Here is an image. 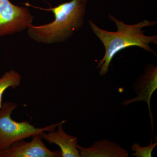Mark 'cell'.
<instances>
[{
	"mask_svg": "<svg viewBox=\"0 0 157 157\" xmlns=\"http://www.w3.org/2000/svg\"><path fill=\"white\" fill-rule=\"evenodd\" d=\"M80 157H128V152L117 142L104 139L92 146L84 147L77 144Z\"/></svg>",
	"mask_w": 157,
	"mask_h": 157,
	"instance_id": "obj_8",
	"label": "cell"
},
{
	"mask_svg": "<svg viewBox=\"0 0 157 157\" xmlns=\"http://www.w3.org/2000/svg\"><path fill=\"white\" fill-rule=\"evenodd\" d=\"M157 145V142L145 147L141 146L138 143L134 144L131 147L132 150L135 152L132 155L136 157H151L152 153Z\"/></svg>",
	"mask_w": 157,
	"mask_h": 157,
	"instance_id": "obj_10",
	"label": "cell"
},
{
	"mask_svg": "<svg viewBox=\"0 0 157 157\" xmlns=\"http://www.w3.org/2000/svg\"><path fill=\"white\" fill-rule=\"evenodd\" d=\"M21 77L17 71L11 70L6 72L0 78V109L2 106L3 94L9 87L12 89L19 86Z\"/></svg>",
	"mask_w": 157,
	"mask_h": 157,
	"instance_id": "obj_9",
	"label": "cell"
},
{
	"mask_svg": "<svg viewBox=\"0 0 157 157\" xmlns=\"http://www.w3.org/2000/svg\"><path fill=\"white\" fill-rule=\"evenodd\" d=\"M109 17L115 23L117 28L116 32L102 29L92 21H89L92 31L101 40L105 48L104 56L97 66V68L100 69V76L107 74L113 59L117 54L125 48L134 46L140 47L157 56L156 53L150 46L151 44H157V35L146 36L143 30L147 27L156 25L157 21L145 19L137 24L128 25L117 19L111 14H109Z\"/></svg>",
	"mask_w": 157,
	"mask_h": 157,
	"instance_id": "obj_1",
	"label": "cell"
},
{
	"mask_svg": "<svg viewBox=\"0 0 157 157\" xmlns=\"http://www.w3.org/2000/svg\"><path fill=\"white\" fill-rule=\"evenodd\" d=\"M17 106L15 103L6 102L2 104L0 109V151L8 148L17 140L26 139L46 131H55L59 123L38 128L31 124L28 121H16L12 119L11 115Z\"/></svg>",
	"mask_w": 157,
	"mask_h": 157,
	"instance_id": "obj_3",
	"label": "cell"
},
{
	"mask_svg": "<svg viewBox=\"0 0 157 157\" xmlns=\"http://www.w3.org/2000/svg\"><path fill=\"white\" fill-rule=\"evenodd\" d=\"M42 133L32 136L30 142L23 139L14 142L8 148L0 151V157H61V150L52 151L45 146L42 141Z\"/></svg>",
	"mask_w": 157,
	"mask_h": 157,
	"instance_id": "obj_5",
	"label": "cell"
},
{
	"mask_svg": "<svg viewBox=\"0 0 157 157\" xmlns=\"http://www.w3.org/2000/svg\"><path fill=\"white\" fill-rule=\"evenodd\" d=\"M157 89V67L153 64L146 66L143 73L140 74L134 84V90L137 96L132 99L123 101L124 107L139 101H145L148 106L149 113L151 122L152 131L154 124L152 113L151 108V100L153 94Z\"/></svg>",
	"mask_w": 157,
	"mask_h": 157,
	"instance_id": "obj_6",
	"label": "cell"
},
{
	"mask_svg": "<svg viewBox=\"0 0 157 157\" xmlns=\"http://www.w3.org/2000/svg\"><path fill=\"white\" fill-rule=\"evenodd\" d=\"M67 121H63L57 126V131L45 133H42V138L50 144H56L59 147L61 157H80L79 151L77 148V138L68 135L64 131L63 124Z\"/></svg>",
	"mask_w": 157,
	"mask_h": 157,
	"instance_id": "obj_7",
	"label": "cell"
},
{
	"mask_svg": "<svg viewBox=\"0 0 157 157\" xmlns=\"http://www.w3.org/2000/svg\"><path fill=\"white\" fill-rule=\"evenodd\" d=\"M87 2L88 0H71L53 8H37L52 12L54 20L43 25H30L27 29L29 37L38 43L44 44L67 41L83 26Z\"/></svg>",
	"mask_w": 157,
	"mask_h": 157,
	"instance_id": "obj_2",
	"label": "cell"
},
{
	"mask_svg": "<svg viewBox=\"0 0 157 157\" xmlns=\"http://www.w3.org/2000/svg\"><path fill=\"white\" fill-rule=\"evenodd\" d=\"M34 19L28 8L15 6L9 0H0V37L27 29Z\"/></svg>",
	"mask_w": 157,
	"mask_h": 157,
	"instance_id": "obj_4",
	"label": "cell"
}]
</instances>
